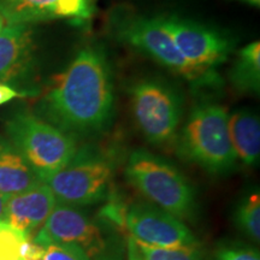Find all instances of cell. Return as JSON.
Instances as JSON below:
<instances>
[{
    "instance_id": "7c38bea8",
    "label": "cell",
    "mask_w": 260,
    "mask_h": 260,
    "mask_svg": "<svg viewBox=\"0 0 260 260\" xmlns=\"http://www.w3.org/2000/svg\"><path fill=\"white\" fill-rule=\"evenodd\" d=\"M56 205L51 188L41 182L23 193L9 197L4 220L30 237L46 222Z\"/></svg>"
},
{
    "instance_id": "ba28073f",
    "label": "cell",
    "mask_w": 260,
    "mask_h": 260,
    "mask_svg": "<svg viewBox=\"0 0 260 260\" xmlns=\"http://www.w3.org/2000/svg\"><path fill=\"white\" fill-rule=\"evenodd\" d=\"M5 132L40 180L60 170L77 148L76 140L27 111L10 117Z\"/></svg>"
},
{
    "instance_id": "6da1fadb",
    "label": "cell",
    "mask_w": 260,
    "mask_h": 260,
    "mask_svg": "<svg viewBox=\"0 0 260 260\" xmlns=\"http://www.w3.org/2000/svg\"><path fill=\"white\" fill-rule=\"evenodd\" d=\"M113 110L112 65L100 44L81 48L38 105L41 119L76 141L104 134L112 123Z\"/></svg>"
},
{
    "instance_id": "30bf717a",
    "label": "cell",
    "mask_w": 260,
    "mask_h": 260,
    "mask_svg": "<svg viewBox=\"0 0 260 260\" xmlns=\"http://www.w3.org/2000/svg\"><path fill=\"white\" fill-rule=\"evenodd\" d=\"M124 226L136 241L154 247L198 246L199 240L183 220L148 201H135L124 214Z\"/></svg>"
},
{
    "instance_id": "2e32d148",
    "label": "cell",
    "mask_w": 260,
    "mask_h": 260,
    "mask_svg": "<svg viewBox=\"0 0 260 260\" xmlns=\"http://www.w3.org/2000/svg\"><path fill=\"white\" fill-rule=\"evenodd\" d=\"M56 0H0V15L6 23L31 24L56 19Z\"/></svg>"
},
{
    "instance_id": "3957f363",
    "label": "cell",
    "mask_w": 260,
    "mask_h": 260,
    "mask_svg": "<svg viewBox=\"0 0 260 260\" xmlns=\"http://www.w3.org/2000/svg\"><path fill=\"white\" fill-rule=\"evenodd\" d=\"M119 155L111 145L89 142L77 146L70 160L41 182L51 188L59 204L87 207L103 203L110 198Z\"/></svg>"
},
{
    "instance_id": "ac0fdd59",
    "label": "cell",
    "mask_w": 260,
    "mask_h": 260,
    "mask_svg": "<svg viewBox=\"0 0 260 260\" xmlns=\"http://www.w3.org/2000/svg\"><path fill=\"white\" fill-rule=\"evenodd\" d=\"M136 241V240H135ZM140 258L142 260H203V249L189 247H154L136 241Z\"/></svg>"
},
{
    "instance_id": "8fae6325",
    "label": "cell",
    "mask_w": 260,
    "mask_h": 260,
    "mask_svg": "<svg viewBox=\"0 0 260 260\" xmlns=\"http://www.w3.org/2000/svg\"><path fill=\"white\" fill-rule=\"evenodd\" d=\"M32 70L34 39L30 24H5L0 31V82H22Z\"/></svg>"
},
{
    "instance_id": "44dd1931",
    "label": "cell",
    "mask_w": 260,
    "mask_h": 260,
    "mask_svg": "<svg viewBox=\"0 0 260 260\" xmlns=\"http://www.w3.org/2000/svg\"><path fill=\"white\" fill-rule=\"evenodd\" d=\"M213 260H260V253L246 243L223 242L214 249Z\"/></svg>"
},
{
    "instance_id": "ffe728a7",
    "label": "cell",
    "mask_w": 260,
    "mask_h": 260,
    "mask_svg": "<svg viewBox=\"0 0 260 260\" xmlns=\"http://www.w3.org/2000/svg\"><path fill=\"white\" fill-rule=\"evenodd\" d=\"M56 18L83 22L93 16L92 0H56Z\"/></svg>"
},
{
    "instance_id": "4fadbf2b",
    "label": "cell",
    "mask_w": 260,
    "mask_h": 260,
    "mask_svg": "<svg viewBox=\"0 0 260 260\" xmlns=\"http://www.w3.org/2000/svg\"><path fill=\"white\" fill-rule=\"evenodd\" d=\"M228 129L237 160L255 167L260 157L259 116L248 109L236 110L228 117Z\"/></svg>"
},
{
    "instance_id": "7a4b0ae2",
    "label": "cell",
    "mask_w": 260,
    "mask_h": 260,
    "mask_svg": "<svg viewBox=\"0 0 260 260\" xmlns=\"http://www.w3.org/2000/svg\"><path fill=\"white\" fill-rule=\"evenodd\" d=\"M106 28L115 40L134 48L178 75L194 90H217L222 87V80L217 71L201 70L182 56L159 16L149 17L129 6L118 5L110 10L106 17Z\"/></svg>"
},
{
    "instance_id": "cb8c5ba5",
    "label": "cell",
    "mask_w": 260,
    "mask_h": 260,
    "mask_svg": "<svg viewBox=\"0 0 260 260\" xmlns=\"http://www.w3.org/2000/svg\"><path fill=\"white\" fill-rule=\"evenodd\" d=\"M9 197L8 195L3 194L0 191V220L5 219V213H6V203H8Z\"/></svg>"
},
{
    "instance_id": "d4e9b609",
    "label": "cell",
    "mask_w": 260,
    "mask_h": 260,
    "mask_svg": "<svg viewBox=\"0 0 260 260\" xmlns=\"http://www.w3.org/2000/svg\"><path fill=\"white\" fill-rule=\"evenodd\" d=\"M240 2L247 3V4H249V5L256 6V8H259V5H260V0H240Z\"/></svg>"
},
{
    "instance_id": "484cf974",
    "label": "cell",
    "mask_w": 260,
    "mask_h": 260,
    "mask_svg": "<svg viewBox=\"0 0 260 260\" xmlns=\"http://www.w3.org/2000/svg\"><path fill=\"white\" fill-rule=\"evenodd\" d=\"M5 27V19L3 18V16L0 15V31L3 30V28Z\"/></svg>"
},
{
    "instance_id": "e0dca14e",
    "label": "cell",
    "mask_w": 260,
    "mask_h": 260,
    "mask_svg": "<svg viewBox=\"0 0 260 260\" xmlns=\"http://www.w3.org/2000/svg\"><path fill=\"white\" fill-rule=\"evenodd\" d=\"M234 222L237 229L251 239L253 242L260 241V194L259 190L246 193L237 203Z\"/></svg>"
},
{
    "instance_id": "8992f818",
    "label": "cell",
    "mask_w": 260,
    "mask_h": 260,
    "mask_svg": "<svg viewBox=\"0 0 260 260\" xmlns=\"http://www.w3.org/2000/svg\"><path fill=\"white\" fill-rule=\"evenodd\" d=\"M125 180L148 203L178 219L197 214V194L188 178L168 159L144 148L129 154L124 168Z\"/></svg>"
},
{
    "instance_id": "277c9868",
    "label": "cell",
    "mask_w": 260,
    "mask_h": 260,
    "mask_svg": "<svg viewBox=\"0 0 260 260\" xmlns=\"http://www.w3.org/2000/svg\"><path fill=\"white\" fill-rule=\"evenodd\" d=\"M32 241L44 247L73 243L88 260H125V241L116 224L83 207L57 203Z\"/></svg>"
},
{
    "instance_id": "603a6c76",
    "label": "cell",
    "mask_w": 260,
    "mask_h": 260,
    "mask_svg": "<svg viewBox=\"0 0 260 260\" xmlns=\"http://www.w3.org/2000/svg\"><path fill=\"white\" fill-rule=\"evenodd\" d=\"M18 96H22V93H19L17 89L8 83L0 82V105H4Z\"/></svg>"
},
{
    "instance_id": "9a60e30c",
    "label": "cell",
    "mask_w": 260,
    "mask_h": 260,
    "mask_svg": "<svg viewBox=\"0 0 260 260\" xmlns=\"http://www.w3.org/2000/svg\"><path fill=\"white\" fill-rule=\"evenodd\" d=\"M229 80L237 92L259 93L260 42L253 41L237 52L235 63L229 71Z\"/></svg>"
},
{
    "instance_id": "9c48e42d",
    "label": "cell",
    "mask_w": 260,
    "mask_h": 260,
    "mask_svg": "<svg viewBox=\"0 0 260 260\" xmlns=\"http://www.w3.org/2000/svg\"><path fill=\"white\" fill-rule=\"evenodd\" d=\"M159 19L182 56L201 70L217 71L234 48V42L217 29L177 15L159 16Z\"/></svg>"
},
{
    "instance_id": "52a82bcc",
    "label": "cell",
    "mask_w": 260,
    "mask_h": 260,
    "mask_svg": "<svg viewBox=\"0 0 260 260\" xmlns=\"http://www.w3.org/2000/svg\"><path fill=\"white\" fill-rule=\"evenodd\" d=\"M133 118L148 144L168 146L176 140L183 116V96L160 77H144L129 88Z\"/></svg>"
},
{
    "instance_id": "5b68a950",
    "label": "cell",
    "mask_w": 260,
    "mask_h": 260,
    "mask_svg": "<svg viewBox=\"0 0 260 260\" xmlns=\"http://www.w3.org/2000/svg\"><path fill=\"white\" fill-rule=\"evenodd\" d=\"M228 117L220 104L210 100L197 104L175 140L178 157L216 176L235 170L237 158L230 141Z\"/></svg>"
},
{
    "instance_id": "7402d4cb",
    "label": "cell",
    "mask_w": 260,
    "mask_h": 260,
    "mask_svg": "<svg viewBox=\"0 0 260 260\" xmlns=\"http://www.w3.org/2000/svg\"><path fill=\"white\" fill-rule=\"evenodd\" d=\"M42 260H88V258L73 243H53L46 247Z\"/></svg>"
},
{
    "instance_id": "d6986e66",
    "label": "cell",
    "mask_w": 260,
    "mask_h": 260,
    "mask_svg": "<svg viewBox=\"0 0 260 260\" xmlns=\"http://www.w3.org/2000/svg\"><path fill=\"white\" fill-rule=\"evenodd\" d=\"M30 239L5 220H0V260H21V247Z\"/></svg>"
},
{
    "instance_id": "5bb4252c",
    "label": "cell",
    "mask_w": 260,
    "mask_h": 260,
    "mask_svg": "<svg viewBox=\"0 0 260 260\" xmlns=\"http://www.w3.org/2000/svg\"><path fill=\"white\" fill-rule=\"evenodd\" d=\"M41 183L37 172L10 142L0 136V191L11 197Z\"/></svg>"
}]
</instances>
